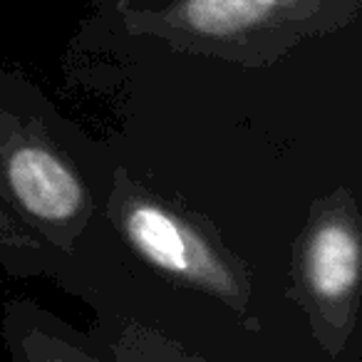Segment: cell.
Returning a JSON list of instances; mask_svg holds the SVG:
<instances>
[{
	"label": "cell",
	"mask_w": 362,
	"mask_h": 362,
	"mask_svg": "<svg viewBox=\"0 0 362 362\" xmlns=\"http://www.w3.org/2000/svg\"><path fill=\"white\" fill-rule=\"evenodd\" d=\"M107 189L87 136L35 85L0 70V268L60 278L75 266Z\"/></svg>",
	"instance_id": "1"
},
{
	"label": "cell",
	"mask_w": 362,
	"mask_h": 362,
	"mask_svg": "<svg viewBox=\"0 0 362 362\" xmlns=\"http://www.w3.org/2000/svg\"><path fill=\"white\" fill-rule=\"evenodd\" d=\"M360 0H166L129 3L119 13L132 35L159 37L192 55L221 57L248 67L268 65L303 37L342 28Z\"/></svg>",
	"instance_id": "2"
},
{
	"label": "cell",
	"mask_w": 362,
	"mask_h": 362,
	"mask_svg": "<svg viewBox=\"0 0 362 362\" xmlns=\"http://www.w3.org/2000/svg\"><path fill=\"white\" fill-rule=\"evenodd\" d=\"M102 218L161 281L214 298L238 315L248 313L253 300L251 268L228 248L206 216L176 206L129 169L117 166Z\"/></svg>",
	"instance_id": "3"
},
{
	"label": "cell",
	"mask_w": 362,
	"mask_h": 362,
	"mask_svg": "<svg viewBox=\"0 0 362 362\" xmlns=\"http://www.w3.org/2000/svg\"><path fill=\"white\" fill-rule=\"evenodd\" d=\"M362 218L355 194L335 189L310 204L291 251L288 296L305 313L315 342L330 357L345 350L360 313Z\"/></svg>",
	"instance_id": "4"
},
{
	"label": "cell",
	"mask_w": 362,
	"mask_h": 362,
	"mask_svg": "<svg viewBox=\"0 0 362 362\" xmlns=\"http://www.w3.org/2000/svg\"><path fill=\"white\" fill-rule=\"evenodd\" d=\"M0 332L11 362H107L80 332L33 300L8 303Z\"/></svg>",
	"instance_id": "5"
},
{
	"label": "cell",
	"mask_w": 362,
	"mask_h": 362,
	"mask_svg": "<svg viewBox=\"0 0 362 362\" xmlns=\"http://www.w3.org/2000/svg\"><path fill=\"white\" fill-rule=\"evenodd\" d=\"M112 362H209L189 352L164 332L127 317L110 342Z\"/></svg>",
	"instance_id": "6"
}]
</instances>
